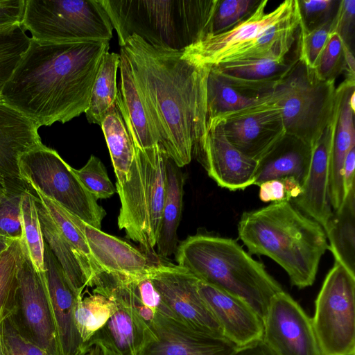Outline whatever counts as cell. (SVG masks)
<instances>
[{"label": "cell", "instance_id": "obj_1", "mask_svg": "<svg viewBox=\"0 0 355 355\" xmlns=\"http://www.w3.org/2000/svg\"><path fill=\"white\" fill-rule=\"evenodd\" d=\"M130 65L155 133L182 168L200 158L207 134V80L210 66L178 51L150 45L137 35L121 46Z\"/></svg>", "mask_w": 355, "mask_h": 355}, {"label": "cell", "instance_id": "obj_2", "mask_svg": "<svg viewBox=\"0 0 355 355\" xmlns=\"http://www.w3.org/2000/svg\"><path fill=\"white\" fill-rule=\"evenodd\" d=\"M108 40L50 43L32 40L1 101L39 128L64 123L87 110Z\"/></svg>", "mask_w": 355, "mask_h": 355}, {"label": "cell", "instance_id": "obj_3", "mask_svg": "<svg viewBox=\"0 0 355 355\" xmlns=\"http://www.w3.org/2000/svg\"><path fill=\"white\" fill-rule=\"evenodd\" d=\"M238 234L250 254L274 260L299 289L313 284L320 259L329 249L323 227L291 202H272L244 212Z\"/></svg>", "mask_w": 355, "mask_h": 355}, {"label": "cell", "instance_id": "obj_4", "mask_svg": "<svg viewBox=\"0 0 355 355\" xmlns=\"http://www.w3.org/2000/svg\"><path fill=\"white\" fill-rule=\"evenodd\" d=\"M177 265L200 281L245 301L263 319L282 286L234 239L199 233L175 251Z\"/></svg>", "mask_w": 355, "mask_h": 355}, {"label": "cell", "instance_id": "obj_5", "mask_svg": "<svg viewBox=\"0 0 355 355\" xmlns=\"http://www.w3.org/2000/svg\"><path fill=\"white\" fill-rule=\"evenodd\" d=\"M218 0H100L121 46L137 35L148 44L184 51L209 33Z\"/></svg>", "mask_w": 355, "mask_h": 355}, {"label": "cell", "instance_id": "obj_6", "mask_svg": "<svg viewBox=\"0 0 355 355\" xmlns=\"http://www.w3.org/2000/svg\"><path fill=\"white\" fill-rule=\"evenodd\" d=\"M347 86L354 83L345 80L336 87L335 81L319 79L314 70L296 56L287 74L267 94L281 110L286 135L313 148L340 106Z\"/></svg>", "mask_w": 355, "mask_h": 355}, {"label": "cell", "instance_id": "obj_7", "mask_svg": "<svg viewBox=\"0 0 355 355\" xmlns=\"http://www.w3.org/2000/svg\"><path fill=\"white\" fill-rule=\"evenodd\" d=\"M168 158L159 144L145 150L135 148L128 181L116 189L121 201L119 228L153 255L165 200Z\"/></svg>", "mask_w": 355, "mask_h": 355}, {"label": "cell", "instance_id": "obj_8", "mask_svg": "<svg viewBox=\"0 0 355 355\" xmlns=\"http://www.w3.org/2000/svg\"><path fill=\"white\" fill-rule=\"evenodd\" d=\"M21 25L50 43L108 40L113 27L100 0H25Z\"/></svg>", "mask_w": 355, "mask_h": 355}, {"label": "cell", "instance_id": "obj_9", "mask_svg": "<svg viewBox=\"0 0 355 355\" xmlns=\"http://www.w3.org/2000/svg\"><path fill=\"white\" fill-rule=\"evenodd\" d=\"M19 168L28 187L37 189L71 214L101 230L106 211L56 150L44 144L31 150L20 157Z\"/></svg>", "mask_w": 355, "mask_h": 355}, {"label": "cell", "instance_id": "obj_10", "mask_svg": "<svg viewBox=\"0 0 355 355\" xmlns=\"http://www.w3.org/2000/svg\"><path fill=\"white\" fill-rule=\"evenodd\" d=\"M311 321L323 355L355 354V274L337 261L315 300Z\"/></svg>", "mask_w": 355, "mask_h": 355}, {"label": "cell", "instance_id": "obj_11", "mask_svg": "<svg viewBox=\"0 0 355 355\" xmlns=\"http://www.w3.org/2000/svg\"><path fill=\"white\" fill-rule=\"evenodd\" d=\"M268 2L261 1L249 17L231 29L203 37L183 51L184 57L207 66L237 61L268 27L298 9L297 0H286L266 12Z\"/></svg>", "mask_w": 355, "mask_h": 355}, {"label": "cell", "instance_id": "obj_12", "mask_svg": "<svg viewBox=\"0 0 355 355\" xmlns=\"http://www.w3.org/2000/svg\"><path fill=\"white\" fill-rule=\"evenodd\" d=\"M211 121L220 123L228 141L257 162L286 136L281 110L267 93L257 97L253 103L219 115L209 123Z\"/></svg>", "mask_w": 355, "mask_h": 355}, {"label": "cell", "instance_id": "obj_13", "mask_svg": "<svg viewBox=\"0 0 355 355\" xmlns=\"http://www.w3.org/2000/svg\"><path fill=\"white\" fill-rule=\"evenodd\" d=\"M149 277L176 319L202 334L225 338L218 320L199 293L197 277L178 265L160 262L154 263Z\"/></svg>", "mask_w": 355, "mask_h": 355}, {"label": "cell", "instance_id": "obj_14", "mask_svg": "<svg viewBox=\"0 0 355 355\" xmlns=\"http://www.w3.org/2000/svg\"><path fill=\"white\" fill-rule=\"evenodd\" d=\"M10 315L26 338L53 354L62 355L45 272H38L28 254L19 271L15 305Z\"/></svg>", "mask_w": 355, "mask_h": 355}, {"label": "cell", "instance_id": "obj_15", "mask_svg": "<svg viewBox=\"0 0 355 355\" xmlns=\"http://www.w3.org/2000/svg\"><path fill=\"white\" fill-rule=\"evenodd\" d=\"M262 341L272 355H323L311 318L284 291L270 299Z\"/></svg>", "mask_w": 355, "mask_h": 355}, {"label": "cell", "instance_id": "obj_16", "mask_svg": "<svg viewBox=\"0 0 355 355\" xmlns=\"http://www.w3.org/2000/svg\"><path fill=\"white\" fill-rule=\"evenodd\" d=\"M140 355H230L236 347L223 338L202 334L180 320L157 315Z\"/></svg>", "mask_w": 355, "mask_h": 355}, {"label": "cell", "instance_id": "obj_17", "mask_svg": "<svg viewBox=\"0 0 355 355\" xmlns=\"http://www.w3.org/2000/svg\"><path fill=\"white\" fill-rule=\"evenodd\" d=\"M198 161L219 187L230 191L244 190L254 184L259 163L236 149L227 139L223 125L215 121L208 123Z\"/></svg>", "mask_w": 355, "mask_h": 355}, {"label": "cell", "instance_id": "obj_18", "mask_svg": "<svg viewBox=\"0 0 355 355\" xmlns=\"http://www.w3.org/2000/svg\"><path fill=\"white\" fill-rule=\"evenodd\" d=\"M39 127L21 112L0 101V183L11 189L26 190L19 160L25 153L41 146Z\"/></svg>", "mask_w": 355, "mask_h": 355}, {"label": "cell", "instance_id": "obj_19", "mask_svg": "<svg viewBox=\"0 0 355 355\" xmlns=\"http://www.w3.org/2000/svg\"><path fill=\"white\" fill-rule=\"evenodd\" d=\"M340 107V105L313 149L302 193L291 201L297 209L318 222L323 229L333 213L329 200V165Z\"/></svg>", "mask_w": 355, "mask_h": 355}, {"label": "cell", "instance_id": "obj_20", "mask_svg": "<svg viewBox=\"0 0 355 355\" xmlns=\"http://www.w3.org/2000/svg\"><path fill=\"white\" fill-rule=\"evenodd\" d=\"M198 291L220 325L224 337L236 347L262 340L263 320L245 301L200 279Z\"/></svg>", "mask_w": 355, "mask_h": 355}, {"label": "cell", "instance_id": "obj_21", "mask_svg": "<svg viewBox=\"0 0 355 355\" xmlns=\"http://www.w3.org/2000/svg\"><path fill=\"white\" fill-rule=\"evenodd\" d=\"M45 280L62 355L86 352L75 323L78 296L69 286L58 261L44 241Z\"/></svg>", "mask_w": 355, "mask_h": 355}, {"label": "cell", "instance_id": "obj_22", "mask_svg": "<svg viewBox=\"0 0 355 355\" xmlns=\"http://www.w3.org/2000/svg\"><path fill=\"white\" fill-rule=\"evenodd\" d=\"M83 233L96 263L107 273L138 277L149 274L154 263L130 243L95 228L71 214Z\"/></svg>", "mask_w": 355, "mask_h": 355}, {"label": "cell", "instance_id": "obj_23", "mask_svg": "<svg viewBox=\"0 0 355 355\" xmlns=\"http://www.w3.org/2000/svg\"><path fill=\"white\" fill-rule=\"evenodd\" d=\"M293 62L285 58L258 59L210 67L241 94L255 98L271 91L289 71Z\"/></svg>", "mask_w": 355, "mask_h": 355}, {"label": "cell", "instance_id": "obj_24", "mask_svg": "<svg viewBox=\"0 0 355 355\" xmlns=\"http://www.w3.org/2000/svg\"><path fill=\"white\" fill-rule=\"evenodd\" d=\"M121 82L116 105L135 148L145 150L159 144L126 57L120 53Z\"/></svg>", "mask_w": 355, "mask_h": 355}, {"label": "cell", "instance_id": "obj_25", "mask_svg": "<svg viewBox=\"0 0 355 355\" xmlns=\"http://www.w3.org/2000/svg\"><path fill=\"white\" fill-rule=\"evenodd\" d=\"M36 203L44 240L60 265L72 290L78 296L83 297L85 287H93L96 275L37 199Z\"/></svg>", "mask_w": 355, "mask_h": 355}, {"label": "cell", "instance_id": "obj_26", "mask_svg": "<svg viewBox=\"0 0 355 355\" xmlns=\"http://www.w3.org/2000/svg\"><path fill=\"white\" fill-rule=\"evenodd\" d=\"M313 149L297 139L286 135L259 163L254 184L286 177L302 187L309 173Z\"/></svg>", "mask_w": 355, "mask_h": 355}, {"label": "cell", "instance_id": "obj_27", "mask_svg": "<svg viewBox=\"0 0 355 355\" xmlns=\"http://www.w3.org/2000/svg\"><path fill=\"white\" fill-rule=\"evenodd\" d=\"M116 304V311L92 337L86 349L87 351L96 342H103L113 347L121 355H140L150 328L136 311Z\"/></svg>", "mask_w": 355, "mask_h": 355}, {"label": "cell", "instance_id": "obj_28", "mask_svg": "<svg viewBox=\"0 0 355 355\" xmlns=\"http://www.w3.org/2000/svg\"><path fill=\"white\" fill-rule=\"evenodd\" d=\"M354 86H347L342 98L329 165V200L333 210L338 209L345 199L343 172L349 150L355 147L354 112L348 98Z\"/></svg>", "mask_w": 355, "mask_h": 355}, {"label": "cell", "instance_id": "obj_29", "mask_svg": "<svg viewBox=\"0 0 355 355\" xmlns=\"http://www.w3.org/2000/svg\"><path fill=\"white\" fill-rule=\"evenodd\" d=\"M184 174L168 158L166 164V190L156 247L157 254L166 258L175 253L177 231L180 221L184 194Z\"/></svg>", "mask_w": 355, "mask_h": 355}, {"label": "cell", "instance_id": "obj_30", "mask_svg": "<svg viewBox=\"0 0 355 355\" xmlns=\"http://www.w3.org/2000/svg\"><path fill=\"white\" fill-rule=\"evenodd\" d=\"M329 249L335 261L355 274V188L345 196L341 206L333 210L324 228Z\"/></svg>", "mask_w": 355, "mask_h": 355}, {"label": "cell", "instance_id": "obj_31", "mask_svg": "<svg viewBox=\"0 0 355 355\" xmlns=\"http://www.w3.org/2000/svg\"><path fill=\"white\" fill-rule=\"evenodd\" d=\"M101 126L116 178V188L119 189L128 181L135 147L116 103L105 115Z\"/></svg>", "mask_w": 355, "mask_h": 355}, {"label": "cell", "instance_id": "obj_32", "mask_svg": "<svg viewBox=\"0 0 355 355\" xmlns=\"http://www.w3.org/2000/svg\"><path fill=\"white\" fill-rule=\"evenodd\" d=\"M119 64L120 55L105 53L92 87L89 107L85 112L91 123L101 125L105 115L116 106V72Z\"/></svg>", "mask_w": 355, "mask_h": 355}, {"label": "cell", "instance_id": "obj_33", "mask_svg": "<svg viewBox=\"0 0 355 355\" xmlns=\"http://www.w3.org/2000/svg\"><path fill=\"white\" fill-rule=\"evenodd\" d=\"M21 239L35 270L45 272L44 240L38 215L35 196L28 188L21 194L19 204Z\"/></svg>", "mask_w": 355, "mask_h": 355}, {"label": "cell", "instance_id": "obj_34", "mask_svg": "<svg viewBox=\"0 0 355 355\" xmlns=\"http://www.w3.org/2000/svg\"><path fill=\"white\" fill-rule=\"evenodd\" d=\"M26 254L21 238L14 239L0 254V323L13 312L18 274Z\"/></svg>", "mask_w": 355, "mask_h": 355}, {"label": "cell", "instance_id": "obj_35", "mask_svg": "<svg viewBox=\"0 0 355 355\" xmlns=\"http://www.w3.org/2000/svg\"><path fill=\"white\" fill-rule=\"evenodd\" d=\"M116 308L113 301L98 293L78 300L75 308V323L86 352V345L89 340L105 325Z\"/></svg>", "mask_w": 355, "mask_h": 355}, {"label": "cell", "instance_id": "obj_36", "mask_svg": "<svg viewBox=\"0 0 355 355\" xmlns=\"http://www.w3.org/2000/svg\"><path fill=\"white\" fill-rule=\"evenodd\" d=\"M257 99V97H248L241 94L210 67L207 80V124L212 119L242 109Z\"/></svg>", "mask_w": 355, "mask_h": 355}, {"label": "cell", "instance_id": "obj_37", "mask_svg": "<svg viewBox=\"0 0 355 355\" xmlns=\"http://www.w3.org/2000/svg\"><path fill=\"white\" fill-rule=\"evenodd\" d=\"M31 40L21 24L0 31V101L4 86L28 49Z\"/></svg>", "mask_w": 355, "mask_h": 355}, {"label": "cell", "instance_id": "obj_38", "mask_svg": "<svg viewBox=\"0 0 355 355\" xmlns=\"http://www.w3.org/2000/svg\"><path fill=\"white\" fill-rule=\"evenodd\" d=\"M260 1L259 0H218L209 34H218L231 29L249 17Z\"/></svg>", "mask_w": 355, "mask_h": 355}, {"label": "cell", "instance_id": "obj_39", "mask_svg": "<svg viewBox=\"0 0 355 355\" xmlns=\"http://www.w3.org/2000/svg\"><path fill=\"white\" fill-rule=\"evenodd\" d=\"M72 171L83 187L96 200L109 198L116 192V188L111 182L104 164L94 155H91L81 168H72Z\"/></svg>", "mask_w": 355, "mask_h": 355}, {"label": "cell", "instance_id": "obj_40", "mask_svg": "<svg viewBox=\"0 0 355 355\" xmlns=\"http://www.w3.org/2000/svg\"><path fill=\"white\" fill-rule=\"evenodd\" d=\"M332 20L309 31L299 28L297 57L312 70L316 68L327 43Z\"/></svg>", "mask_w": 355, "mask_h": 355}, {"label": "cell", "instance_id": "obj_41", "mask_svg": "<svg viewBox=\"0 0 355 355\" xmlns=\"http://www.w3.org/2000/svg\"><path fill=\"white\" fill-rule=\"evenodd\" d=\"M343 41L339 35L331 33L314 71L324 81H335L344 71Z\"/></svg>", "mask_w": 355, "mask_h": 355}, {"label": "cell", "instance_id": "obj_42", "mask_svg": "<svg viewBox=\"0 0 355 355\" xmlns=\"http://www.w3.org/2000/svg\"><path fill=\"white\" fill-rule=\"evenodd\" d=\"M300 16V29L313 30L334 17L340 1L297 0Z\"/></svg>", "mask_w": 355, "mask_h": 355}, {"label": "cell", "instance_id": "obj_43", "mask_svg": "<svg viewBox=\"0 0 355 355\" xmlns=\"http://www.w3.org/2000/svg\"><path fill=\"white\" fill-rule=\"evenodd\" d=\"M0 336L6 355H55L26 338L19 331L10 315L0 323Z\"/></svg>", "mask_w": 355, "mask_h": 355}, {"label": "cell", "instance_id": "obj_44", "mask_svg": "<svg viewBox=\"0 0 355 355\" xmlns=\"http://www.w3.org/2000/svg\"><path fill=\"white\" fill-rule=\"evenodd\" d=\"M24 191H10L0 200V234L12 239L21 238L19 204Z\"/></svg>", "mask_w": 355, "mask_h": 355}, {"label": "cell", "instance_id": "obj_45", "mask_svg": "<svg viewBox=\"0 0 355 355\" xmlns=\"http://www.w3.org/2000/svg\"><path fill=\"white\" fill-rule=\"evenodd\" d=\"M354 14L355 0L340 1L331 23V33L339 35L349 46L353 35Z\"/></svg>", "mask_w": 355, "mask_h": 355}, {"label": "cell", "instance_id": "obj_46", "mask_svg": "<svg viewBox=\"0 0 355 355\" xmlns=\"http://www.w3.org/2000/svg\"><path fill=\"white\" fill-rule=\"evenodd\" d=\"M24 6L25 0H0V31L21 23Z\"/></svg>", "mask_w": 355, "mask_h": 355}, {"label": "cell", "instance_id": "obj_47", "mask_svg": "<svg viewBox=\"0 0 355 355\" xmlns=\"http://www.w3.org/2000/svg\"><path fill=\"white\" fill-rule=\"evenodd\" d=\"M259 187V197L262 202H291L287 189L282 178L266 181Z\"/></svg>", "mask_w": 355, "mask_h": 355}, {"label": "cell", "instance_id": "obj_48", "mask_svg": "<svg viewBox=\"0 0 355 355\" xmlns=\"http://www.w3.org/2000/svg\"><path fill=\"white\" fill-rule=\"evenodd\" d=\"M355 147L347 153L343 166V182L345 198L354 187Z\"/></svg>", "mask_w": 355, "mask_h": 355}, {"label": "cell", "instance_id": "obj_49", "mask_svg": "<svg viewBox=\"0 0 355 355\" xmlns=\"http://www.w3.org/2000/svg\"><path fill=\"white\" fill-rule=\"evenodd\" d=\"M230 355H272L262 340L236 347Z\"/></svg>", "mask_w": 355, "mask_h": 355}, {"label": "cell", "instance_id": "obj_50", "mask_svg": "<svg viewBox=\"0 0 355 355\" xmlns=\"http://www.w3.org/2000/svg\"><path fill=\"white\" fill-rule=\"evenodd\" d=\"M344 52V71H345V80L355 83V60L350 46L343 42Z\"/></svg>", "mask_w": 355, "mask_h": 355}, {"label": "cell", "instance_id": "obj_51", "mask_svg": "<svg viewBox=\"0 0 355 355\" xmlns=\"http://www.w3.org/2000/svg\"><path fill=\"white\" fill-rule=\"evenodd\" d=\"M93 345H97L100 347V348L101 349L102 355H121L113 347L105 343L96 342Z\"/></svg>", "mask_w": 355, "mask_h": 355}, {"label": "cell", "instance_id": "obj_52", "mask_svg": "<svg viewBox=\"0 0 355 355\" xmlns=\"http://www.w3.org/2000/svg\"><path fill=\"white\" fill-rule=\"evenodd\" d=\"M14 239H12L0 234V254L8 248Z\"/></svg>", "mask_w": 355, "mask_h": 355}, {"label": "cell", "instance_id": "obj_53", "mask_svg": "<svg viewBox=\"0 0 355 355\" xmlns=\"http://www.w3.org/2000/svg\"><path fill=\"white\" fill-rule=\"evenodd\" d=\"M87 355H102L101 349L98 345H93L88 349Z\"/></svg>", "mask_w": 355, "mask_h": 355}, {"label": "cell", "instance_id": "obj_54", "mask_svg": "<svg viewBox=\"0 0 355 355\" xmlns=\"http://www.w3.org/2000/svg\"><path fill=\"white\" fill-rule=\"evenodd\" d=\"M348 103L352 110L355 113V91H352L348 98Z\"/></svg>", "mask_w": 355, "mask_h": 355}, {"label": "cell", "instance_id": "obj_55", "mask_svg": "<svg viewBox=\"0 0 355 355\" xmlns=\"http://www.w3.org/2000/svg\"><path fill=\"white\" fill-rule=\"evenodd\" d=\"M17 190V189H11L6 187L5 185L0 183V200L3 198L10 191ZM22 191V190H21Z\"/></svg>", "mask_w": 355, "mask_h": 355}, {"label": "cell", "instance_id": "obj_56", "mask_svg": "<svg viewBox=\"0 0 355 355\" xmlns=\"http://www.w3.org/2000/svg\"><path fill=\"white\" fill-rule=\"evenodd\" d=\"M0 355H6L1 336H0Z\"/></svg>", "mask_w": 355, "mask_h": 355}, {"label": "cell", "instance_id": "obj_57", "mask_svg": "<svg viewBox=\"0 0 355 355\" xmlns=\"http://www.w3.org/2000/svg\"><path fill=\"white\" fill-rule=\"evenodd\" d=\"M84 355H87V352L86 354H85Z\"/></svg>", "mask_w": 355, "mask_h": 355}, {"label": "cell", "instance_id": "obj_58", "mask_svg": "<svg viewBox=\"0 0 355 355\" xmlns=\"http://www.w3.org/2000/svg\"><path fill=\"white\" fill-rule=\"evenodd\" d=\"M353 355H355V354H353Z\"/></svg>", "mask_w": 355, "mask_h": 355}]
</instances>
